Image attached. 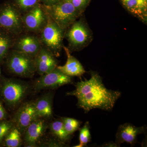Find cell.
Segmentation results:
<instances>
[{"label": "cell", "instance_id": "44dd1931", "mask_svg": "<svg viewBox=\"0 0 147 147\" xmlns=\"http://www.w3.org/2000/svg\"><path fill=\"white\" fill-rule=\"evenodd\" d=\"M90 125L88 122H86L84 126L79 128V144L74 146L75 147L86 146L87 144L91 141V136L90 131Z\"/></svg>", "mask_w": 147, "mask_h": 147}, {"label": "cell", "instance_id": "e0dca14e", "mask_svg": "<svg viewBox=\"0 0 147 147\" xmlns=\"http://www.w3.org/2000/svg\"><path fill=\"white\" fill-rule=\"evenodd\" d=\"M15 36L5 29L0 28V63L6 58L12 49L16 38Z\"/></svg>", "mask_w": 147, "mask_h": 147}, {"label": "cell", "instance_id": "2e32d148", "mask_svg": "<svg viewBox=\"0 0 147 147\" xmlns=\"http://www.w3.org/2000/svg\"><path fill=\"white\" fill-rule=\"evenodd\" d=\"M53 94L51 93L44 95L34 102L38 118H49L53 114Z\"/></svg>", "mask_w": 147, "mask_h": 147}, {"label": "cell", "instance_id": "4dcf8cb0", "mask_svg": "<svg viewBox=\"0 0 147 147\" xmlns=\"http://www.w3.org/2000/svg\"><path fill=\"white\" fill-rule=\"evenodd\" d=\"M0 74H1V70H0Z\"/></svg>", "mask_w": 147, "mask_h": 147}, {"label": "cell", "instance_id": "ba28073f", "mask_svg": "<svg viewBox=\"0 0 147 147\" xmlns=\"http://www.w3.org/2000/svg\"><path fill=\"white\" fill-rule=\"evenodd\" d=\"M71 83V76L64 74L57 67L51 72L41 75L36 80L34 87L36 90L39 91L46 88H57Z\"/></svg>", "mask_w": 147, "mask_h": 147}, {"label": "cell", "instance_id": "3957f363", "mask_svg": "<svg viewBox=\"0 0 147 147\" xmlns=\"http://www.w3.org/2000/svg\"><path fill=\"white\" fill-rule=\"evenodd\" d=\"M6 58L8 70L14 75L30 78L36 72L34 58L25 53L11 49Z\"/></svg>", "mask_w": 147, "mask_h": 147}, {"label": "cell", "instance_id": "9a60e30c", "mask_svg": "<svg viewBox=\"0 0 147 147\" xmlns=\"http://www.w3.org/2000/svg\"><path fill=\"white\" fill-rule=\"evenodd\" d=\"M63 48L67 56V60L64 65L57 66V68L64 74L71 77L82 76L86 72L84 67L76 58L70 54L68 48L65 47Z\"/></svg>", "mask_w": 147, "mask_h": 147}, {"label": "cell", "instance_id": "6da1fadb", "mask_svg": "<svg viewBox=\"0 0 147 147\" xmlns=\"http://www.w3.org/2000/svg\"><path fill=\"white\" fill-rule=\"evenodd\" d=\"M90 74L89 79L76 83L75 89L67 94L75 96L77 106L85 113L95 108L110 111L120 97L121 92L107 89L97 72L91 71Z\"/></svg>", "mask_w": 147, "mask_h": 147}, {"label": "cell", "instance_id": "ac0fdd59", "mask_svg": "<svg viewBox=\"0 0 147 147\" xmlns=\"http://www.w3.org/2000/svg\"><path fill=\"white\" fill-rule=\"evenodd\" d=\"M50 129L52 134L58 141L64 144L70 139L71 135L66 131L61 120H56L50 125Z\"/></svg>", "mask_w": 147, "mask_h": 147}, {"label": "cell", "instance_id": "4316f807", "mask_svg": "<svg viewBox=\"0 0 147 147\" xmlns=\"http://www.w3.org/2000/svg\"><path fill=\"white\" fill-rule=\"evenodd\" d=\"M60 0H40L43 3V5H51L59 1Z\"/></svg>", "mask_w": 147, "mask_h": 147}, {"label": "cell", "instance_id": "484cf974", "mask_svg": "<svg viewBox=\"0 0 147 147\" xmlns=\"http://www.w3.org/2000/svg\"><path fill=\"white\" fill-rule=\"evenodd\" d=\"M123 5L129 12L135 15L137 0H120Z\"/></svg>", "mask_w": 147, "mask_h": 147}, {"label": "cell", "instance_id": "30bf717a", "mask_svg": "<svg viewBox=\"0 0 147 147\" xmlns=\"http://www.w3.org/2000/svg\"><path fill=\"white\" fill-rule=\"evenodd\" d=\"M19 36L15 39L11 49L25 53L34 58L42 46L40 38L34 35Z\"/></svg>", "mask_w": 147, "mask_h": 147}, {"label": "cell", "instance_id": "cb8c5ba5", "mask_svg": "<svg viewBox=\"0 0 147 147\" xmlns=\"http://www.w3.org/2000/svg\"><path fill=\"white\" fill-rule=\"evenodd\" d=\"M13 125V124L9 121H3L0 123V143Z\"/></svg>", "mask_w": 147, "mask_h": 147}, {"label": "cell", "instance_id": "83f0119b", "mask_svg": "<svg viewBox=\"0 0 147 147\" xmlns=\"http://www.w3.org/2000/svg\"><path fill=\"white\" fill-rule=\"evenodd\" d=\"M6 117L5 109L3 107L1 103L0 102V121Z\"/></svg>", "mask_w": 147, "mask_h": 147}, {"label": "cell", "instance_id": "d6986e66", "mask_svg": "<svg viewBox=\"0 0 147 147\" xmlns=\"http://www.w3.org/2000/svg\"><path fill=\"white\" fill-rule=\"evenodd\" d=\"M6 146L18 147L21 146L22 139L21 133L17 127L13 125L5 137Z\"/></svg>", "mask_w": 147, "mask_h": 147}, {"label": "cell", "instance_id": "7402d4cb", "mask_svg": "<svg viewBox=\"0 0 147 147\" xmlns=\"http://www.w3.org/2000/svg\"><path fill=\"white\" fill-rule=\"evenodd\" d=\"M61 120L67 134L71 135L80 128L82 122L76 119L69 117H61Z\"/></svg>", "mask_w": 147, "mask_h": 147}, {"label": "cell", "instance_id": "d4e9b609", "mask_svg": "<svg viewBox=\"0 0 147 147\" xmlns=\"http://www.w3.org/2000/svg\"><path fill=\"white\" fill-rule=\"evenodd\" d=\"M70 1L76 10L81 14L88 5L90 0H71Z\"/></svg>", "mask_w": 147, "mask_h": 147}, {"label": "cell", "instance_id": "ffe728a7", "mask_svg": "<svg viewBox=\"0 0 147 147\" xmlns=\"http://www.w3.org/2000/svg\"><path fill=\"white\" fill-rule=\"evenodd\" d=\"M13 4L21 14L26 13L39 5L40 0H13Z\"/></svg>", "mask_w": 147, "mask_h": 147}, {"label": "cell", "instance_id": "5bb4252c", "mask_svg": "<svg viewBox=\"0 0 147 147\" xmlns=\"http://www.w3.org/2000/svg\"><path fill=\"white\" fill-rule=\"evenodd\" d=\"M47 127L44 120L37 119L27 127L25 131L24 140L28 146H34L42 137Z\"/></svg>", "mask_w": 147, "mask_h": 147}, {"label": "cell", "instance_id": "277c9868", "mask_svg": "<svg viewBox=\"0 0 147 147\" xmlns=\"http://www.w3.org/2000/svg\"><path fill=\"white\" fill-rule=\"evenodd\" d=\"M22 15L13 3L6 2L0 5V28L17 36L24 30Z\"/></svg>", "mask_w": 147, "mask_h": 147}, {"label": "cell", "instance_id": "8fae6325", "mask_svg": "<svg viewBox=\"0 0 147 147\" xmlns=\"http://www.w3.org/2000/svg\"><path fill=\"white\" fill-rule=\"evenodd\" d=\"M146 129V126L136 127L129 123L121 125L118 129L115 143L118 147L124 143L133 146L137 142L138 135L144 133Z\"/></svg>", "mask_w": 147, "mask_h": 147}, {"label": "cell", "instance_id": "7a4b0ae2", "mask_svg": "<svg viewBox=\"0 0 147 147\" xmlns=\"http://www.w3.org/2000/svg\"><path fill=\"white\" fill-rule=\"evenodd\" d=\"M42 6L47 15L64 30L81 14L69 1L60 0L51 5Z\"/></svg>", "mask_w": 147, "mask_h": 147}, {"label": "cell", "instance_id": "f1b7e54d", "mask_svg": "<svg viewBox=\"0 0 147 147\" xmlns=\"http://www.w3.org/2000/svg\"><path fill=\"white\" fill-rule=\"evenodd\" d=\"M103 146L105 147H118L115 143L114 142H109L107 144H105Z\"/></svg>", "mask_w": 147, "mask_h": 147}, {"label": "cell", "instance_id": "603a6c76", "mask_svg": "<svg viewBox=\"0 0 147 147\" xmlns=\"http://www.w3.org/2000/svg\"><path fill=\"white\" fill-rule=\"evenodd\" d=\"M147 0H137L135 16H138L143 21L146 20Z\"/></svg>", "mask_w": 147, "mask_h": 147}, {"label": "cell", "instance_id": "f546056e", "mask_svg": "<svg viewBox=\"0 0 147 147\" xmlns=\"http://www.w3.org/2000/svg\"><path fill=\"white\" fill-rule=\"evenodd\" d=\"M64 1H71V0H64Z\"/></svg>", "mask_w": 147, "mask_h": 147}, {"label": "cell", "instance_id": "5b68a950", "mask_svg": "<svg viewBox=\"0 0 147 147\" xmlns=\"http://www.w3.org/2000/svg\"><path fill=\"white\" fill-rule=\"evenodd\" d=\"M64 31L47 15L46 25L40 33V40L42 44L51 51L55 57H59L63 47Z\"/></svg>", "mask_w": 147, "mask_h": 147}, {"label": "cell", "instance_id": "52a82bcc", "mask_svg": "<svg viewBox=\"0 0 147 147\" xmlns=\"http://www.w3.org/2000/svg\"><path fill=\"white\" fill-rule=\"evenodd\" d=\"M22 19L24 29L32 32L38 33L46 25L47 15L42 5L39 4L22 14Z\"/></svg>", "mask_w": 147, "mask_h": 147}, {"label": "cell", "instance_id": "7c38bea8", "mask_svg": "<svg viewBox=\"0 0 147 147\" xmlns=\"http://www.w3.org/2000/svg\"><path fill=\"white\" fill-rule=\"evenodd\" d=\"M34 60L36 71L40 76L51 72L57 66V62L53 53L42 46Z\"/></svg>", "mask_w": 147, "mask_h": 147}, {"label": "cell", "instance_id": "4fadbf2b", "mask_svg": "<svg viewBox=\"0 0 147 147\" xmlns=\"http://www.w3.org/2000/svg\"><path fill=\"white\" fill-rule=\"evenodd\" d=\"M38 117L34 102H26L19 108L15 115L14 120L16 126L21 133L25 132L27 127Z\"/></svg>", "mask_w": 147, "mask_h": 147}, {"label": "cell", "instance_id": "8992f818", "mask_svg": "<svg viewBox=\"0 0 147 147\" xmlns=\"http://www.w3.org/2000/svg\"><path fill=\"white\" fill-rule=\"evenodd\" d=\"M71 26L66 36L72 50H80L90 42L91 38L90 32L82 21H75Z\"/></svg>", "mask_w": 147, "mask_h": 147}, {"label": "cell", "instance_id": "9c48e42d", "mask_svg": "<svg viewBox=\"0 0 147 147\" xmlns=\"http://www.w3.org/2000/svg\"><path fill=\"white\" fill-rule=\"evenodd\" d=\"M28 87L26 84L13 80H7L4 83L2 93L9 105L15 106L23 99Z\"/></svg>", "mask_w": 147, "mask_h": 147}]
</instances>
